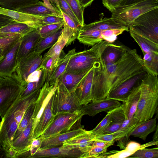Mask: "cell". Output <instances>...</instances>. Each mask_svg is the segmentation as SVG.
<instances>
[{
	"label": "cell",
	"instance_id": "1",
	"mask_svg": "<svg viewBox=\"0 0 158 158\" xmlns=\"http://www.w3.org/2000/svg\"><path fill=\"white\" fill-rule=\"evenodd\" d=\"M145 69L143 59L135 49L128 47L124 55L114 63L105 64L99 57L97 62L93 81L92 102L106 98L111 90Z\"/></svg>",
	"mask_w": 158,
	"mask_h": 158
},
{
	"label": "cell",
	"instance_id": "2",
	"mask_svg": "<svg viewBox=\"0 0 158 158\" xmlns=\"http://www.w3.org/2000/svg\"><path fill=\"white\" fill-rule=\"evenodd\" d=\"M39 89L21 99H17L6 111L0 123V143L6 152L10 148L15 133L24 113L40 93Z\"/></svg>",
	"mask_w": 158,
	"mask_h": 158
},
{
	"label": "cell",
	"instance_id": "3",
	"mask_svg": "<svg viewBox=\"0 0 158 158\" xmlns=\"http://www.w3.org/2000/svg\"><path fill=\"white\" fill-rule=\"evenodd\" d=\"M158 77L150 73L140 85V94L134 115L141 123L152 118L158 113Z\"/></svg>",
	"mask_w": 158,
	"mask_h": 158
},
{
	"label": "cell",
	"instance_id": "4",
	"mask_svg": "<svg viewBox=\"0 0 158 158\" xmlns=\"http://www.w3.org/2000/svg\"><path fill=\"white\" fill-rule=\"evenodd\" d=\"M108 43L101 41L90 49L76 52L70 58L64 72L78 73L89 71L98 60Z\"/></svg>",
	"mask_w": 158,
	"mask_h": 158
},
{
	"label": "cell",
	"instance_id": "5",
	"mask_svg": "<svg viewBox=\"0 0 158 158\" xmlns=\"http://www.w3.org/2000/svg\"><path fill=\"white\" fill-rule=\"evenodd\" d=\"M158 8V0H143L118 6L111 12V17L115 22L128 27L140 15Z\"/></svg>",
	"mask_w": 158,
	"mask_h": 158
},
{
	"label": "cell",
	"instance_id": "6",
	"mask_svg": "<svg viewBox=\"0 0 158 158\" xmlns=\"http://www.w3.org/2000/svg\"><path fill=\"white\" fill-rule=\"evenodd\" d=\"M83 114L80 110L73 113H60L54 116L52 123L40 137L44 139L69 131L83 128L81 125Z\"/></svg>",
	"mask_w": 158,
	"mask_h": 158
},
{
	"label": "cell",
	"instance_id": "7",
	"mask_svg": "<svg viewBox=\"0 0 158 158\" xmlns=\"http://www.w3.org/2000/svg\"><path fill=\"white\" fill-rule=\"evenodd\" d=\"M128 27L129 29L158 44V8L140 15Z\"/></svg>",
	"mask_w": 158,
	"mask_h": 158
},
{
	"label": "cell",
	"instance_id": "8",
	"mask_svg": "<svg viewBox=\"0 0 158 158\" xmlns=\"http://www.w3.org/2000/svg\"><path fill=\"white\" fill-rule=\"evenodd\" d=\"M0 77V116L2 118L26 85H22L13 75Z\"/></svg>",
	"mask_w": 158,
	"mask_h": 158
},
{
	"label": "cell",
	"instance_id": "9",
	"mask_svg": "<svg viewBox=\"0 0 158 158\" xmlns=\"http://www.w3.org/2000/svg\"><path fill=\"white\" fill-rule=\"evenodd\" d=\"M149 74L146 69L135 74L111 90L106 98L126 102L129 95L141 85Z\"/></svg>",
	"mask_w": 158,
	"mask_h": 158
},
{
	"label": "cell",
	"instance_id": "10",
	"mask_svg": "<svg viewBox=\"0 0 158 158\" xmlns=\"http://www.w3.org/2000/svg\"><path fill=\"white\" fill-rule=\"evenodd\" d=\"M42 60V56L34 51L19 61L12 75L22 85L26 86L28 76L40 66Z\"/></svg>",
	"mask_w": 158,
	"mask_h": 158
},
{
	"label": "cell",
	"instance_id": "11",
	"mask_svg": "<svg viewBox=\"0 0 158 158\" xmlns=\"http://www.w3.org/2000/svg\"><path fill=\"white\" fill-rule=\"evenodd\" d=\"M81 106L75 91L66 93L57 87L53 94L52 113L54 116L60 113L78 111L81 110Z\"/></svg>",
	"mask_w": 158,
	"mask_h": 158
},
{
	"label": "cell",
	"instance_id": "12",
	"mask_svg": "<svg viewBox=\"0 0 158 158\" xmlns=\"http://www.w3.org/2000/svg\"><path fill=\"white\" fill-rule=\"evenodd\" d=\"M79 31L74 30L64 22L62 33L56 43L44 56H51L55 62L58 63L60 59V53L64 47L70 44L77 38Z\"/></svg>",
	"mask_w": 158,
	"mask_h": 158
},
{
	"label": "cell",
	"instance_id": "13",
	"mask_svg": "<svg viewBox=\"0 0 158 158\" xmlns=\"http://www.w3.org/2000/svg\"><path fill=\"white\" fill-rule=\"evenodd\" d=\"M21 38L12 44L0 60V77H11L15 71Z\"/></svg>",
	"mask_w": 158,
	"mask_h": 158
},
{
	"label": "cell",
	"instance_id": "14",
	"mask_svg": "<svg viewBox=\"0 0 158 158\" xmlns=\"http://www.w3.org/2000/svg\"><path fill=\"white\" fill-rule=\"evenodd\" d=\"M83 154L78 148H72L66 146L47 149H40L31 158L41 157L81 158Z\"/></svg>",
	"mask_w": 158,
	"mask_h": 158
},
{
	"label": "cell",
	"instance_id": "15",
	"mask_svg": "<svg viewBox=\"0 0 158 158\" xmlns=\"http://www.w3.org/2000/svg\"><path fill=\"white\" fill-rule=\"evenodd\" d=\"M57 88L56 85H50L49 82L45 81L41 88L40 93L36 102L33 115V131L40 119V118Z\"/></svg>",
	"mask_w": 158,
	"mask_h": 158
},
{
	"label": "cell",
	"instance_id": "16",
	"mask_svg": "<svg viewBox=\"0 0 158 158\" xmlns=\"http://www.w3.org/2000/svg\"><path fill=\"white\" fill-rule=\"evenodd\" d=\"M98 61L81 80L75 91L81 106L92 102L91 89Z\"/></svg>",
	"mask_w": 158,
	"mask_h": 158
},
{
	"label": "cell",
	"instance_id": "17",
	"mask_svg": "<svg viewBox=\"0 0 158 158\" xmlns=\"http://www.w3.org/2000/svg\"><path fill=\"white\" fill-rule=\"evenodd\" d=\"M121 105V103L119 101L106 98L82 105L81 110L83 115H88L94 116L100 112L111 110Z\"/></svg>",
	"mask_w": 158,
	"mask_h": 158
},
{
	"label": "cell",
	"instance_id": "18",
	"mask_svg": "<svg viewBox=\"0 0 158 158\" xmlns=\"http://www.w3.org/2000/svg\"><path fill=\"white\" fill-rule=\"evenodd\" d=\"M40 38L37 29H35L22 37L18 52L17 64L22 59L34 51Z\"/></svg>",
	"mask_w": 158,
	"mask_h": 158
},
{
	"label": "cell",
	"instance_id": "19",
	"mask_svg": "<svg viewBox=\"0 0 158 158\" xmlns=\"http://www.w3.org/2000/svg\"><path fill=\"white\" fill-rule=\"evenodd\" d=\"M33 123L32 116L27 127L19 136L13 141L10 148L17 151L16 156L29 150L33 139Z\"/></svg>",
	"mask_w": 158,
	"mask_h": 158
},
{
	"label": "cell",
	"instance_id": "20",
	"mask_svg": "<svg viewBox=\"0 0 158 158\" xmlns=\"http://www.w3.org/2000/svg\"><path fill=\"white\" fill-rule=\"evenodd\" d=\"M89 71L78 73L64 72L58 80L57 87L61 91L67 94L75 91L79 82Z\"/></svg>",
	"mask_w": 158,
	"mask_h": 158
},
{
	"label": "cell",
	"instance_id": "21",
	"mask_svg": "<svg viewBox=\"0 0 158 158\" xmlns=\"http://www.w3.org/2000/svg\"><path fill=\"white\" fill-rule=\"evenodd\" d=\"M53 95L47 104L40 119L33 131L32 138L40 136L53 122L54 116L52 113Z\"/></svg>",
	"mask_w": 158,
	"mask_h": 158
},
{
	"label": "cell",
	"instance_id": "22",
	"mask_svg": "<svg viewBox=\"0 0 158 158\" xmlns=\"http://www.w3.org/2000/svg\"><path fill=\"white\" fill-rule=\"evenodd\" d=\"M94 140L90 131L85 130L83 132L69 139L63 144L72 148H78L83 153H86L93 147Z\"/></svg>",
	"mask_w": 158,
	"mask_h": 158
},
{
	"label": "cell",
	"instance_id": "23",
	"mask_svg": "<svg viewBox=\"0 0 158 158\" xmlns=\"http://www.w3.org/2000/svg\"><path fill=\"white\" fill-rule=\"evenodd\" d=\"M85 130L81 128L43 139L40 148L47 149L61 146L64 142Z\"/></svg>",
	"mask_w": 158,
	"mask_h": 158
},
{
	"label": "cell",
	"instance_id": "24",
	"mask_svg": "<svg viewBox=\"0 0 158 158\" xmlns=\"http://www.w3.org/2000/svg\"><path fill=\"white\" fill-rule=\"evenodd\" d=\"M128 47L118 45L112 43H107L100 57L105 64L114 63L118 61L127 52Z\"/></svg>",
	"mask_w": 158,
	"mask_h": 158
},
{
	"label": "cell",
	"instance_id": "25",
	"mask_svg": "<svg viewBox=\"0 0 158 158\" xmlns=\"http://www.w3.org/2000/svg\"><path fill=\"white\" fill-rule=\"evenodd\" d=\"M122 28L129 30L128 26L115 22L111 17H105L101 18L99 20H96L89 24H85L81 29L103 30Z\"/></svg>",
	"mask_w": 158,
	"mask_h": 158
},
{
	"label": "cell",
	"instance_id": "26",
	"mask_svg": "<svg viewBox=\"0 0 158 158\" xmlns=\"http://www.w3.org/2000/svg\"><path fill=\"white\" fill-rule=\"evenodd\" d=\"M156 122L155 118L140 123L130 133V136L138 137L145 141L148 135L155 131L158 127Z\"/></svg>",
	"mask_w": 158,
	"mask_h": 158
},
{
	"label": "cell",
	"instance_id": "27",
	"mask_svg": "<svg viewBox=\"0 0 158 158\" xmlns=\"http://www.w3.org/2000/svg\"><path fill=\"white\" fill-rule=\"evenodd\" d=\"M76 52L75 48L69 50L62 58L60 59L54 70L51 74L49 80L50 85H56L61 75L64 72L69 60Z\"/></svg>",
	"mask_w": 158,
	"mask_h": 158
},
{
	"label": "cell",
	"instance_id": "28",
	"mask_svg": "<svg viewBox=\"0 0 158 158\" xmlns=\"http://www.w3.org/2000/svg\"><path fill=\"white\" fill-rule=\"evenodd\" d=\"M15 10L26 13L37 15H48L61 14L47 7L40 1L36 3L16 9Z\"/></svg>",
	"mask_w": 158,
	"mask_h": 158
},
{
	"label": "cell",
	"instance_id": "29",
	"mask_svg": "<svg viewBox=\"0 0 158 158\" xmlns=\"http://www.w3.org/2000/svg\"><path fill=\"white\" fill-rule=\"evenodd\" d=\"M131 36L140 48L143 54L150 52L158 53V44L129 29Z\"/></svg>",
	"mask_w": 158,
	"mask_h": 158
},
{
	"label": "cell",
	"instance_id": "30",
	"mask_svg": "<svg viewBox=\"0 0 158 158\" xmlns=\"http://www.w3.org/2000/svg\"><path fill=\"white\" fill-rule=\"evenodd\" d=\"M140 85L132 92L125 102L126 119L134 117L140 98Z\"/></svg>",
	"mask_w": 158,
	"mask_h": 158
},
{
	"label": "cell",
	"instance_id": "31",
	"mask_svg": "<svg viewBox=\"0 0 158 158\" xmlns=\"http://www.w3.org/2000/svg\"><path fill=\"white\" fill-rule=\"evenodd\" d=\"M63 29V27H62L55 33L45 37L40 38L36 45L34 51L41 54L45 50L51 47L57 41L62 32Z\"/></svg>",
	"mask_w": 158,
	"mask_h": 158
},
{
	"label": "cell",
	"instance_id": "32",
	"mask_svg": "<svg viewBox=\"0 0 158 158\" xmlns=\"http://www.w3.org/2000/svg\"><path fill=\"white\" fill-rule=\"evenodd\" d=\"M35 28L25 23L16 22L9 24L0 29V33L26 35Z\"/></svg>",
	"mask_w": 158,
	"mask_h": 158
},
{
	"label": "cell",
	"instance_id": "33",
	"mask_svg": "<svg viewBox=\"0 0 158 158\" xmlns=\"http://www.w3.org/2000/svg\"><path fill=\"white\" fill-rule=\"evenodd\" d=\"M143 64L150 74L158 75V53L150 52L144 54Z\"/></svg>",
	"mask_w": 158,
	"mask_h": 158
},
{
	"label": "cell",
	"instance_id": "34",
	"mask_svg": "<svg viewBox=\"0 0 158 158\" xmlns=\"http://www.w3.org/2000/svg\"><path fill=\"white\" fill-rule=\"evenodd\" d=\"M40 2L39 0H0V7L12 10Z\"/></svg>",
	"mask_w": 158,
	"mask_h": 158
},
{
	"label": "cell",
	"instance_id": "35",
	"mask_svg": "<svg viewBox=\"0 0 158 158\" xmlns=\"http://www.w3.org/2000/svg\"><path fill=\"white\" fill-rule=\"evenodd\" d=\"M36 101L31 103L26 110L15 133L13 141L19 136L30 122L33 114Z\"/></svg>",
	"mask_w": 158,
	"mask_h": 158
},
{
	"label": "cell",
	"instance_id": "36",
	"mask_svg": "<svg viewBox=\"0 0 158 158\" xmlns=\"http://www.w3.org/2000/svg\"><path fill=\"white\" fill-rule=\"evenodd\" d=\"M64 22L49 24L42 26L37 29L41 38H44L51 35L62 27Z\"/></svg>",
	"mask_w": 158,
	"mask_h": 158
},
{
	"label": "cell",
	"instance_id": "37",
	"mask_svg": "<svg viewBox=\"0 0 158 158\" xmlns=\"http://www.w3.org/2000/svg\"><path fill=\"white\" fill-rule=\"evenodd\" d=\"M46 77L39 80L28 82L25 89L20 94L18 99H21L29 95L36 90L41 89L45 83Z\"/></svg>",
	"mask_w": 158,
	"mask_h": 158
},
{
	"label": "cell",
	"instance_id": "38",
	"mask_svg": "<svg viewBox=\"0 0 158 158\" xmlns=\"http://www.w3.org/2000/svg\"><path fill=\"white\" fill-rule=\"evenodd\" d=\"M77 19L80 25H85L84 18V8L78 0H65Z\"/></svg>",
	"mask_w": 158,
	"mask_h": 158
},
{
	"label": "cell",
	"instance_id": "39",
	"mask_svg": "<svg viewBox=\"0 0 158 158\" xmlns=\"http://www.w3.org/2000/svg\"><path fill=\"white\" fill-rule=\"evenodd\" d=\"M58 63L55 62L51 56H44L40 66L43 67L46 71L45 81L49 82L51 76L56 68Z\"/></svg>",
	"mask_w": 158,
	"mask_h": 158
},
{
	"label": "cell",
	"instance_id": "40",
	"mask_svg": "<svg viewBox=\"0 0 158 158\" xmlns=\"http://www.w3.org/2000/svg\"><path fill=\"white\" fill-rule=\"evenodd\" d=\"M128 157L136 158H157L158 147L153 148H141L136 151Z\"/></svg>",
	"mask_w": 158,
	"mask_h": 158
},
{
	"label": "cell",
	"instance_id": "41",
	"mask_svg": "<svg viewBox=\"0 0 158 158\" xmlns=\"http://www.w3.org/2000/svg\"><path fill=\"white\" fill-rule=\"evenodd\" d=\"M23 35L18 34L0 33V47L6 46L16 42Z\"/></svg>",
	"mask_w": 158,
	"mask_h": 158
},
{
	"label": "cell",
	"instance_id": "42",
	"mask_svg": "<svg viewBox=\"0 0 158 158\" xmlns=\"http://www.w3.org/2000/svg\"><path fill=\"white\" fill-rule=\"evenodd\" d=\"M112 122L111 118L109 113L107 114L102 120L93 130L89 131L92 136L98 134L100 132L106 128Z\"/></svg>",
	"mask_w": 158,
	"mask_h": 158
},
{
	"label": "cell",
	"instance_id": "43",
	"mask_svg": "<svg viewBox=\"0 0 158 158\" xmlns=\"http://www.w3.org/2000/svg\"><path fill=\"white\" fill-rule=\"evenodd\" d=\"M107 148L93 147L88 152L83 153L81 158H98L102 153L106 152Z\"/></svg>",
	"mask_w": 158,
	"mask_h": 158
},
{
	"label": "cell",
	"instance_id": "44",
	"mask_svg": "<svg viewBox=\"0 0 158 158\" xmlns=\"http://www.w3.org/2000/svg\"><path fill=\"white\" fill-rule=\"evenodd\" d=\"M58 1L60 8L61 10L69 16L76 23L80 25L77 19L65 0H58Z\"/></svg>",
	"mask_w": 158,
	"mask_h": 158
},
{
	"label": "cell",
	"instance_id": "45",
	"mask_svg": "<svg viewBox=\"0 0 158 158\" xmlns=\"http://www.w3.org/2000/svg\"><path fill=\"white\" fill-rule=\"evenodd\" d=\"M120 131L119 130L117 131L109 134L100 135L92 136L94 140H98L106 142H116L118 138Z\"/></svg>",
	"mask_w": 158,
	"mask_h": 158
},
{
	"label": "cell",
	"instance_id": "46",
	"mask_svg": "<svg viewBox=\"0 0 158 158\" xmlns=\"http://www.w3.org/2000/svg\"><path fill=\"white\" fill-rule=\"evenodd\" d=\"M60 11L61 13L63 18L64 22L69 27L72 29L79 31L82 27L79 24L76 23L71 18L66 14L60 9Z\"/></svg>",
	"mask_w": 158,
	"mask_h": 158
},
{
	"label": "cell",
	"instance_id": "47",
	"mask_svg": "<svg viewBox=\"0 0 158 158\" xmlns=\"http://www.w3.org/2000/svg\"><path fill=\"white\" fill-rule=\"evenodd\" d=\"M123 122H111L106 128L96 135L111 134L117 131L119 129Z\"/></svg>",
	"mask_w": 158,
	"mask_h": 158
},
{
	"label": "cell",
	"instance_id": "48",
	"mask_svg": "<svg viewBox=\"0 0 158 158\" xmlns=\"http://www.w3.org/2000/svg\"><path fill=\"white\" fill-rule=\"evenodd\" d=\"M124 0H102L103 6L112 12L120 6Z\"/></svg>",
	"mask_w": 158,
	"mask_h": 158
},
{
	"label": "cell",
	"instance_id": "49",
	"mask_svg": "<svg viewBox=\"0 0 158 158\" xmlns=\"http://www.w3.org/2000/svg\"><path fill=\"white\" fill-rule=\"evenodd\" d=\"M133 153L125 148L122 151H117L114 154L112 155L110 158H125L128 157Z\"/></svg>",
	"mask_w": 158,
	"mask_h": 158
},
{
	"label": "cell",
	"instance_id": "50",
	"mask_svg": "<svg viewBox=\"0 0 158 158\" xmlns=\"http://www.w3.org/2000/svg\"><path fill=\"white\" fill-rule=\"evenodd\" d=\"M17 22L11 18L0 14V29L10 24Z\"/></svg>",
	"mask_w": 158,
	"mask_h": 158
},
{
	"label": "cell",
	"instance_id": "51",
	"mask_svg": "<svg viewBox=\"0 0 158 158\" xmlns=\"http://www.w3.org/2000/svg\"><path fill=\"white\" fill-rule=\"evenodd\" d=\"M115 141L106 142L100 140H95L93 142V147H99L108 148L114 145Z\"/></svg>",
	"mask_w": 158,
	"mask_h": 158
},
{
	"label": "cell",
	"instance_id": "52",
	"mask_svg": "<svg viewBox=\"0 0 158 158\" xmlns=\"http://www.w3.org/2000/svg\"><path fill=\"white\" fill-rule=\"evenodd\" d=\"M17 152V151L11 147L6 152V158H14Z\"/></svg>",
	"mask_w": 158,
	"mask_h": 158
},
{
	"label": "cell",
	"instance_id": "53",
	"mask_svg": "<svg viewBox=\"0 0 158 158\" xmlns=\"http://www.w3.org/2000/svg\"><path fill=\"white\" fill-rule=\"evenodd\" d=\"M13 43L6 46L0 47V60L2 58L7 50Z\"/></svg>",
	"mask_w": 158,
	"mask_h": 158
},
{
	"label": "cell",
	"instance_id": "54",
	"mask_svg": "<svg viewBox=\"0 0 158 158\" xmlns=\"http://www.w3.org/2000/svg\"><path fill=\"white\" fill-rule=\"evenodd\" d=\"M142 0H124L121 3L120 6L129 5L132 3L139 2Z\"/></svg>",
	"mask_w": 158,
	"mask_h": 158
},
{
	"label": "cell",
	"instance_id": "55",
	"mask_svg": "<svg viewBox=\"0 0 158 158\" xmlns=\"http://www.w3.org/2000/svg\"><path fill=\"white\" fill-rule=\"evenodd\" d=\"M94 0H83L80 2L82 6L84 8L90 5Z\"/></svg>",
	"mask_w": 158,
	"mask_h": 158
},
{
	"label": "cell",
	"instance_id": "56",
	"mask_svg": "<svg viewBox=\"0 0 158 158\" xmlns=\"http://www.w3.org/2000/svg\"><path fill=\"white\" fill-rule=\"evenodd\" d=\"M43 3L47 7L51 9L55 10L57 12L54 7L52 6L49 0H43Z\"/></svg>",
	"mask_w": 158,
	"mask_h": 158
},
{
	"label": "cell",
	"instance_id": "57",
	"mask_svg": "<svg viewBox=\"0 0 158 158\" xmlns=\"http://www.w3.org/2000/svg\"><path fill=\"white\" fill-rule=\"evenodd\" d=\"M155 132L154 134L153 137V141L157 142L158 141V127H156V130H155Z\"/></svg>",
	"mask_w": 158,
	"mask_h": 158
},
{
	"label": "cell",
	"instance_id": "58",
	"mask_svg": "<svg viewBox=\"0 0 158 158\" xmlns=\"http://www.w3.org/2000/svg\"><path fill=\"white\" fill-rule=\"evenodd\" d=\"M4 150H3L2 146L0 143V153L2 152Z\"/></svg>",
	"mask_w": 158,
	"mask_h": 158
},
{
	"label": "cell",
	"instance_id": "59",
	"mask_svg": "<svg viewBox=\"0 0 158 158\" xmlns=\"http://www.w3.org/2000/svg\"><path fill=\"white\" fill-rule=\"evenodd\" d=\"M80 2H81L83 0H78Z\"/></svg>",
	"mask_w": 158,
	"mask_h": 158
},
{
	"label": "cell",
	"instance_id": "60",
	"mask_svg": "<svg viewBox=\"0 0 158 158\" xmlns=\"http://www.w3.org/2000/svg\"><path fill=\"white\" fill-rule=\"evenodd\" d=\"M1 77H0V80Z\"/></svg>",
	"mask_w": 158,
	"mask_h": 158
}]
</instances>
